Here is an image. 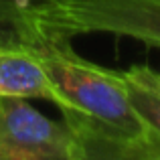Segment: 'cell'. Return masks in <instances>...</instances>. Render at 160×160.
<instances>
[{"mask_svg":"<svg viewBox=\"0 0 160 160\" xmlns=\"http://www.w3.org/2000/svg\"><path fill=\"white\" fill-rule=\"evenodd\" d=\"M35 28L31 0H0V45L31 41Z\"/></svg>","mask_w":160,"mask_h":160,"instance_id":"cell-6","label":"cell"},{"mask_svg":"<svg viewBox=\"0 0 160 160\" xmlns=\"http://www.w3.org/2000/svg\"><path fill=\"white\" fill-rule=\"evenodd\" d=\"M120 75L136 112L160 136V91L148 81L144 65H134L126 71H120Z\"/></svg>","mask_w":160,"mask_h":160,"instance_id":"cell-5","label":"cell"},{"mask_svg":"<svg viewBox=\"0 0 160 160\" xmlns=\"http://www.w3.org/2000/svg\"><path fill=\"white\" fill-rule=\"evenodd\" d=\"M35 24L28 43L57 89L79 160H160V136L136 112L120 71L87 61L71 37Z\"/></svg>","mask_w":160,"mask_h":160,"instance_id":"cell-1","label":"cell"},{"mask_svg":"<svg viewBox=\"0 0 160 160\" xmlns=\"http://www.w3.org/2000/svg\"><path fill=\"white\" fill-rule=\"evenodd\" d=\"M144 71H146V77H148V81L160 91V73H158V71H154V69H150L148 65H144Z\"/></svg>","mask_w":160,"mask_h":160,"instance_id":"cell-7","label":"cell"},{"mask_svg":"<svg viewBox=\"0 0 160 160\" xmlns=\"http://www.w3.org/2000/svg\"><path fill=\"white\" fill-rule=\"evenodd\" d=\"M0 160H79L73 134L27 99L0 98Z\"/></svg>","mask_w":160,"mask_h":160,"instance_id":"cell-3","label":"cell"},{"mask_svg":"<svg viewBox=\"0 0 160 160\" xmlns=\"http://www.w3.org/2000/svg\"><path fill=\"white\" fill-rule=\"evenodd\" d=\"M0 98L45 99L57 106V89L28 41L0 45Z\"/></svg>","mask_w":160,"mask_h":160,"instance_id":"cell-4","label":"cell"},{"mask_svg":"<svg viewBox=\"0 0 160 160\" xmlns=\"http://www.w3.org/2000/svg\"><path fill=\"white\" fill-rule=\"evenodd\" d=\"M31 14L67 37L106 32L160 49V0H31Z\"/></svg>","mask_w":160,"mask_h":160,"instance_id":"cell-2","label":"cell"}]
</instances>
